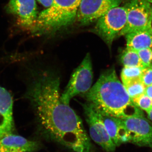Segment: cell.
Masks as SVG:
<instances>
[{
	"instance_id": "cell-25",
	"label": "cell",
	"mask_w": 152,
	"mask_h": 152,
	"mask_svg": "<svg viewBox=\"0 0 152 152\" xmlns=\"http://www.w3.org/2000/svg\"><path fill=\"white\" fill-rule=\"evenodd\" d=\"M150 3H151V4H152V0H148Z\"/></svg>"
},
{
	"instance_id": "cell-17",
	"label": "cell",
	"mask_w": 152,
	"mask_h": 152,
	"mask_svg": "<svg viewBox=\"0 0 152 152\" xmlns=\"http://www.w3.org/2000/svg\"><path fill=\"white\" fill-rule=\"evenodd\" d=\"M124 86L132 99L145 93V91L146 86L142 83L140 79L130 82Z\"/></svg>"
},
{
	"instance_id": "cell-1",
	"label": "cell",
	"mask_w": 152,
	"mask_h": 152,
	"mask_svg": "<svg viewBox=\"0 0 152 152\" xmlns=\"http://www.w3.org/2000/svg\"><path fill=\"white\" fill-rule=\"evenodd\" d=\"M60 79L44 72L29 86L26 97L32 104L41 124L52 139L73 152H93L81 119L61 100Z\"/></svg>"
},
{
	"instance_id": "cell-16",
	"label": "cell",
	"mask_w": 152,
	"mask_h": 152,
	"mask_svg": "<svg viewBox=\"0 0 152 152\" xmlns=\"http://www.w3.org/2000/svg\"><path fill=\"white\" fill-rule=\"evenodd\" d=\"M142 67L124 66L121 73V78L124 86L130 82L140 79Z\"/></svg>"
},
{
	"instance_id": "cell-2",
	"label": "cell",
	"mask_w": 152,
	"mask_h": 152,
	"mask_svg": "<svg viewBox=\"0 0 152 152\" xmlns=\"http://www.w3.org/2000/svg\"><path fill=\"white\" fill-rule=\"evenodd\" d=\"M85 94L88 103L102 113L121 119L144 116L142 110L133 103L118 78L114 68L104 72Z\"/></svg>"
},
{
	"instance_id": "cell-23",
	"label": "cell",
	"mask_w": 152,
	"mask_h": 152,
	"mask_svg": "<svg viewBox=\"0 0 152 152\" xmlns=\"http://www.w3.org/2000/svg\"><path fill=\"white\" fill-rule=\"evenodd\" d=\"M148 29L149 30L152 36V6L151 15H150L149 20L148 24Z\"/></svg>"
},
{
	"instance_id": "cell-21",
	"label": "cell",
	"mask_w": 152,
	"mask_h": 152,
	"mask_svg": "<svg viewBox=\"0 0 152 152\" xmlns=\"http://www.w3.org/2000/svg\"><path fill=\"white\" fill-rule=\"evenodd\" d=\"M39 3L45 7H50L52 6L53 0H37Z\"/></svg>"
},
{
	"instance_id": "cell-13",
	"label": "cell",
	"mask_w": 152,
	"mask_h": 152,
	"mask_svg": "<svg viewBox=\"0 0 152 152\" xmlns=\"http://www.w3.org/2000/svg\"><path fill=\"white\" fill-rule=\"evenodd\" d=\"M99 112L109 135L116 146L129 142V134L122 119Z\"/></svg>"
},
{
	"instance_id": "cell-22",
	"label": "cell",
	"mask_w": 152,
	"mask_h": 152,
	"mask_svg": "<svg viewBox=\"0 0 152 152\" xmlns=\"http://www.w3.org/2000/svg\"><path fill=\"white\" fill-rule=\"evenodd\" d=\"M145 93L152 100V85L146 87Z\"/></svg>"
},
{
	"instance_id": "cell-9",
	"label": "cell",
	"mask_w": 152,
	"mask_h": 152,
	"mask_svg": "<svg viewBox=\"0 0 152 152\" xmlns=\"http://www.w3.org/2000/svg\"><path fill=\"white\" fill-rule=\"evenodd\" d=\"M122 121L129 134V142L152 148V126L144 116L130 117Z\"/></svg>"
},
{
	"instance_id": "cell-26",
	"label": "cell",
	"mask_w": 152,
	"mask_h": 152,
	"mask_svg": "<svg viewBox=\"0 0 152 152\" xmlns=\"http://www.w3.org/2000/svg\"></svg>"
},
{
	"instance_id": "cell-15",
	"label": "cell",
	"mask_w": 152,
	"mask_h": 152,
	"mask_svg": "<svg viewBox=\"0 0 152 152\" xmlns=\"http://www.w3.org/2000/svg\"><path fill=\"white\" fill-rule=\"evenodd\" d=\"M120 60L124 66L143 68L137 52L132 49H125L121 55Z\"/></svg>"
},
{
	"instance_id": "cell-24",
	"label": "cell",
	"mask_w": 152,
	"mask_h": 152,
	"mask_svg": "<svg viewBox=\"0 0 152 152\" xmlns=\"http://www.w3.org/2000/svg\"><path fill=\"white\" fill-rule=\"evenodd\" d=\"M146 112L147 114H148V118L152 121V107Z\"/></svg>"
},
{
	"instance_id": "cell-19",
	"label": "cell",
	"mask_w": 152,
	"mask_h": 152,
	"mask_svg": "<svg viewBox=\"0 0 152 152\" xmlns=\"http://www.w3.org/2000/svg\"><path fill=\"white\" fill-rule=\"evenodd\" d=\"M143 68L152 65V49L145 48L137 51Z\"/></svg>"
},
{
	"instance_id": "cell-8",
	"label": "cell",
	"mask_w": 152,
	"mask_h": 152,
	"mask_svg": "<svg viewBox=\"0 0 152 152\" xmlns=\"http://www.w3.org/2000/svg\"><path fill=\"white\" fill-rule=\"evenodd\" d=\"M122 0H82L77 14L80 23L86 25L100 18L113 8L118 7Z\"/></svg>"
},
{
	"instance_id": "cell-5",
	"label": "cell",
	"mask_w": 152,
	"mask_h": 152,
	"mask_svg": "<svg viewBox=\"0 0 152 152\" xmlns=\"http://www.w3.org/2000/svg\"><path fill=\"white\" fill-rule=\"evenodd\" d=\"M126 7L113 8L97 20L94 31L109 46L118 36L126 23Z\"/></svg>"
},
{
	"instance_id": "cell-11",
	"label": "cell",
	"mask_w": 152,
	"mask_h": 152,
	"mask_svg": "<svg viewBox=\"0 0 152 152\" xmlns=\"http://www.w3.org/2000/svg\"><path fill=\"white\" fill-rule=\"evenodd\" d=\"M13 105L12 95L0 86V139L13 132Z\"/></svg>"
},
{
	"instance_id": "cell-10",
	"label": "cell",
	"mask_w": 152,
	"mask_h": 152,
	"mask_svg": "<svg viewBox=\"0 0 152 152\" xmlns=\"http://www.w3.org/2000/svg\"><path fill=\"white\" fill-rule=\"evenodd\" d=\"M7 10L15 16L19 26L31 32L38 15L36 0H10Z\"/></svg>"
},
{
	"instance_id": "cell-14",
	"label": "cell",
	"mask_w": 152,
	"mask_h": 152,
	"mask_svg": "<svg viewBox=\"0 0 152 152\" xmlns=\"http://www.w3.org/2000/svg\"><path fill=\"white\" fill-rule=\"evenodd\" d=\"M126 48L137 51L145 48H152V36L148 29L129 33L125 36Z\"/></svg>"
},
{
	"instance_id": "cell-4",
	"label": "cell",
	"mask_w": 152,
	"mask_h": 152,
	"mask_svg": "<svg viewBox=\"0 0 152 152\" xmlns=\"http://www.w3.org/2000/svg\"><path fill=\"white\" fill-rule=\"evenodd\" d=\"M93 72L91 59L88 53L80 64L74 71L65 90L61 96V100L69 104L74 97L84 94L89 91L93 83Z\"/></svg>"
},
{
	"instance_id": "cell-6",
	"label": "cell",
	"mask_w": 152,
	"mask_h": 152,
	"mask_svg": "<svg viewBox=\"0 0 152 152\" xmlns=\"http://www.w3.org/2000/svg\"><path fill=\"white\" fill-rule=\"evenodd\" d=\"M83 106L91 139L105 152H115L117 147L109 135L100 113L89 103Z\"/></svg>"
},
{
	"instance_id": "cell-7",
	"label": "cell",
	"mask_w": 152,
	"mask_h": 152,
	"mask_svg": "<svg viewBox=\"0 0 152 152\" xmlns=\"http://www.w3.org/2000/svg\"><path fill=\"white\" fill-rule=\"evenodd\" d=\"M127 10V20L119 36L148 29L152 4L148 0H131L125 5Z\"/></svg>"
},
{
	"instance_id": "cell-3",
	"label": "cell",
	"mask_w": 152,
	"mask_h": 152,
	"mask_svg": "<svg viewBox=\"0 0 152 152\" xmlns=\"http://www.w3.org/2000/svg\"><path fill=\"white\" fill-rule=\"evenodd\" d=\"M82 0H53L52 6L38 15L31 33L39 36L54 33L74 23Z\"/></svg>"
},
{
	"instance_id": "cell-18",
	"label": "cell",
	"mask_w": 152,
	"mask_h": 152,
	"mask_svg": "<svg viewBox=\"0 0 152 152\" xmlns=\"http://www.w3.org/2000/svg\"><path fill=\"white\" fill-rule=\"evenodd\" d=\"M132 100L139 108L146 112L152 107V100L145 93L133 98Z\"/></svg>"
},
{
	"instance_id": "cell-12",
	"label": "cell",
	"mask_w": 152,
	"mask_h": 152,
	"mask_svg": "<svg viewBox=\"0 0 152 152\" xmlns=\"http://www.w3.org/2000/svg\"><path fill=\"white\" fill-rule=\"evenodd\" d=\"M37 142L12 134L0 139V152H33L39 148Z\"/></svg>"
},
{
	"instance_id": "cell-20",
	"label": "cell",
	"mask_w": 152,
	"mask_h": 152,
	"mask_svg": "<svg viewBox=\"0 0 152 152\" xmlns=\"http://www.w3.org/2000/svg\"><path fill=\"white\" fill-rule=\"evenodd\" d=\"M140 80L146 87L152 85V65L143 68Z\"/></svg>"
}]
</instances>
